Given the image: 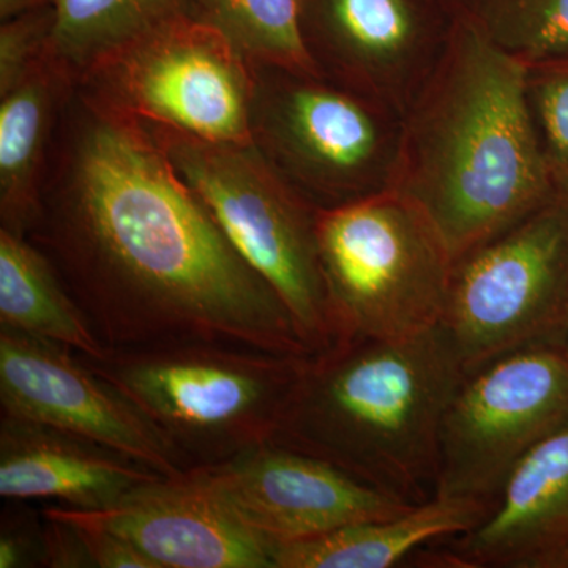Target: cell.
I'll use <instances>...</instances> for the list:
<instances>
[{
  "mask_svg": "<svg viewBox=\"0 0 568 568\" xmlns=\"http://www.w3.org/2000/svg\"><path fill=\"white\" fill-rule=\"evenodd\" d=\"M26 237L108 349L219 343L315 354L151 129L81 89L62 104Z\"/></svg>",
  "mask_w": 568,
  "mask_h": 568,
  "instance_id": "cell-1",
  "label": "cell"
},
{
  "mask_svg": "<svg viewBox=\"0 0 568 568\" xmlns=\"http://www.w3.org/2000/svg\"><path fill=\"white\" fill-rule=\"evenodd\" d=\"M455 14L443 58L403 118L392 189L428 216L454 261L558 189L530 114L528 67Z\"/></svg>",
  "mask_w": 568,
  "mask_h": 568,
  "instance_id": "cell-2",
  "label": "cell"
},
{
  "mask_svg": "<svg viewBox=\"0 0 568 568\" xmlns=\"http://www.w3.org/2000/svg\"><path fill=\"white\" fill-rule=\"evenodd\" d=\"M467 372L443 324L306 357L272 444L409 504L436 495L444 418Z\"/></svg>",
  "mask_w": 568,
  "mask_h": 568,
  "instance_id": "cell-3",
  "label": "cell"
},
{
  "mask_svg": "<svg viewBox=\"0 0 568 568\" xmlns=\"http://www.w3.org/2000/svg\"><path fill=\"white\" fill-rule=\"evenodd\" d=\"M78 357L194 467L272 444L310 355L179 343Z\"/></svg>",
  "mask_w": 568,
  "mask_h": 568,
  "instance_id": "cell-4",
  "label": "cell"
},
{
  "mask_svg": "<svg viewBox=\"0 0 568 568\" xmlns=\"http://www.w3.org/2000/svg\"><path fill=\"white\" fill-rule=\"evenodd\" d=\"M317 250L334 346L443 323L454 260L428 216L396 190L317 209Z\"/></svg>",
  "mask_w": 568,
  "mask_h": 568,
  "instance_id": "cell-5",
  "label": "cell"
},
{
  "mask_svg": "<svg viewBox=\"0 0 568 568\" xmlns=\"http://www.w3.org/2000/svg\"><path fill=\"white\" fill-rule=\"evenodd\" d=\"M145 125L237 252L274 287L306 345L315 354L331 349L335 335L321 274L316 205L254 144H223Z\"/></svg>",
  "mask_w": 568,
  "mask_h": 568,
  "instance_id": "cell-6",
  "label": "cell"
},
{
  "mask_svg": "<svg viewBox=\"0 0 568 568\" xmlns=\"http://www.w3.org/2000/svg\"><path fill=\"white\" fill-rule=\"evenodd\" d=\"M252 140L317 209L394 189L403 118L335 82L253 63Z\"/></svg>",
  "mask_w": 568,
  "mask_h": 568,
  "instance_id": "cell-7",
  "label": "cell"
},
{
  "mask_svg": "<svg viewBox=\"0 0 568 568\" xmlns=\"http://www.w3.org/2000/svg\"><path fill=\"white\" fill-rule=\"evenodd\" d=\"M440 324L467 375L528 347L566 346L568 189L454 261Z\"/></svg>",
  "mask_w": 568,
  "mask_h": 568,
  "instance_id": "cell-8",
  "label": "cell"
},
{
  "mask_svg": "<svg viewBox=\"0 0 568 568\" xmlns=\"http://www.w3.org/2000/svg\"><path fill=\"white\" fill-rule=\"evenodd\" d=\"M74 88L149 125L253 144V63L203 18H181L145 33Z\"/></svg>",
  "mask_w": 568,
  "mask_h": 568,
  "instance_id": "cell-9",
  "label": "cell"
},
{
  "mask_svg": "<svg viewBox=\"0 0 568 568\" xmlns=\"http://www.w3.org/2000/svg\"><path fill=\"white\" fill-rule=\"evenodd\" d=\"M568 428V354L538 346L469 373L444 418L435 496L493 504L541 443Z\"/></svg>",
  "mask_w": 568,
  "mask_h": 568,
  "instance_id": "cell-10",
  "label": "cell"
},
{
  "mask_svg": "<svg viewBox=\"0 0 568 568\" xmlns=\"http://www.w3.org/2000/svg\"><path fill=\"white\" fill-rule=\"evenodd\" d=\"M321 77L405 118L454 31L450 0H301Z\"/></svg>",
  "mask_w": 568,
  "mask_h": 568,
  "instance_id": "cell-11",
  "label": "cell"
},
{
  "mask_svg": "<svg viewBox=\"0 0 568 568\" xmlns=\"http://www.w3.org/2000/svg\"><path fill=\"white\" fill-rule=\"evenodd\" d=\"M183 476L271 544L306 540L332 530L396 517L416 504L369 487L302 452L265 444Z\"/></svg>",
  "mask_w": 568,
  "mask_h": 568,
  "instance_id": "cell-12",
  "label": "cell"
},
{
  "mask_svg": "<svg viewBox=\"0 0 568 568\" xmlns=\"http://www.w3.org/2000/svg\"><path fill=\"white\" fill-rule=\"evenodd\" d=\"M0 406L133 459L163 477L190 466L114 387L69 347L0 328Z\"/></svg>",
  "mask_w": 568,
  "mask_h": 568,
  "instance_id": "cell-13",
  "label": "cell"
},
{
  "mask_svg": "<svg viewBox=\"0 0 568 568\" xmlns=\"http://www.w3.org/2000/svg\"><path fill=\"white\" fill-rule=\"evenodd\" d=\"M71 510L129 540L156 568H274L275 545L183 474L155 478L103 510Z\"/></svg>",
  "mask_w": 568,
  "mask_h": 568,
  "instance_id": "cell-14",
  "label": "cell"
},
{
  "mask_svg": "<svg viewBox=\"0 0 568 568\" xmlns=\"http://www.w3.org/2000/svg\"><path fill=\"white\" fill-rule=\"evenodd\" d=\"M440 541L429 551L439 567L566 568L568 428L515 467L476 528Z\"/></svg>",
  "mask_w": 568,
  "mask_h": 568,
  "instance_id": "cell-15",
  "label": "cell"
},
{
  "mask_svg": "<svg viewBox=\"0 0 568 568\" xmlns=\"http://www.w3.org/2000/svg\"><path fill=\"white\" fill-rule=\"evenodd\" d=\"M163 477L133 459L24 418L0 417V496L103 510Z\"/></svg>",
  "mask_w": 568,
  "mask_h": 568,
  "instance_id": "cell-16",
  "label": "cell"
},
{
  "mask_svg": "<svg viewBox=\"0 0 568 568\" xmlns=\"http://www.w3.org/2000/svg\"><path fill=\"white\" fill-rule=\"evenodd\" d=\"M493 504L435 496L396 517L276 544L274 568H390L436 541L476 528Z\"/></svg>",
  "mask_w": 568,
  "mask_h": 568,
  "instance_id": "cell-17",
  "label": "cell"
},
{
  "mask_svg": "<svg viewBox=\"0 0 568 568\" xmlns=\"http://www.w3.org/2000/svg\"><path fill=\"white\" fill-rule=\"evenodd\" d=\"M50 61L0 97V227L28 234L40 207L55 123L73 91Z\"/></svg>",
  "mask_w": 568,
  "mask_h": 568,
  "instance_id": "cell-18",
  "label": "cell"
},
{
  "mask_svg": "<svg viewBox=\"0 0 568 568\" xmlns=\"http://www.w3.org/2000/svg\"><path fill=\"white\" fill-rule=\"evenodd\" d=\"M0 328L102 357L100 342L50 260L26 235L0 227Z\"/></svg>",
  "mask_w": 568,
  "mask_h": 568,
  "instance_id": "cell-19",
  "label": "cell"
},
{
  "mask_svg": "<svg viewBox=\"0 0 568 568\" xmlns=\"http://www.w3.org/2000/svg\"><path fill=\"white\" fill-rule=\"evenodd\" d=\"M54 9L47 59L71 85L145 33L201 18V0H58Z\"/></svg>",
  "mask_w": 568,
  "mask_h": 568,
  "instance_id": "cell-20",
  "label": "cell"
},
{
  "mask_svg": "<svg viewBox=\"0 0 568 568\" xmlns=\"http://www.w3.org/2000/svg\"><path fill=\"white\" fill-rule=\"evenodd\" d=\"M201 18L252 63L321 77L302 33L301 0H201Z\"/></svg>",
  "mask_w": 568,
  "mask_h": 568,
  "instance_id": "cell-21",
  "label": "cell"
},
{
  "mask_svg": "<svg viewBox=\"0 0 568 568\" xmlns=\"http://www.w3.org/2000/svg\"><path fill=\"white\" fill-rule=\"evenodd\" d=\"M485 39L526 67L568 61V0H450Z\"/></svg>",
  "mask_w": 568,
  "mask_h": 568,
  "instance_id": "cell-22",
  "label": "cell"
},
{
  "mask_svg": "<svg viewBox=\"0 0 568 568\" xmlns=\"http://www.w3.org/2000/svg\"><path fill=\"white\" fill-rule=\"evenodd\" d=\"M526 92L552 182L568 189V61L529 65Z\"/></svg>",
  "mask_w": 568,
  "mask_h": 568,
  "instance_id": "cell-23",
  "label": "cell"
},
{
  "mask_svg": "<svg viewBox=\"0 0 568 568\" xmlns=\"http://www.w3.org/2000/svg\"><path fill=\"white\" fill-rule=\"evenodd\" d=\"M54 20L51 6L0 22V97L44 61Z\"/></svg>",
  "mask_w": 568,
  "mask_h": 568,
  "instance_id": "cell-24",
  "label": "cell"
},
{
  "mask_svg": "<svg viewBox=\"0 0 568 568\" xmlns=\"http://www.w3.org/2000/svg\"><path fill=\"white\" fill-rule=\"evenodd\" d=\"M43 515L17 506L3 508L0 521V568L41 567Z\"/></svg>",
  "mask_w": 568,
  "mask_h": 568,
  "instance_id": "cell-25",
  "label": "cell"
},
{
  "mask_svg": "<svg viewBox=\"0 0 568 568\" xmlns=\"http://www.w3.org/2000/svg\"><path fill=\"white\" fill-rule=\"evenodd\" d=\"M43 515V558L41 567L48 568H91V556L84 541L70 523L51 515Z\"/></svg>",
  "mask_w": 568,
  "mask_h": 568,
  "instance_id": "cell-26",
  "label": "cell"
},
{
  "mask_svg": "<svg viewBox=\"0 0 568 568\" xmlns=\"http://www.w3.org/2000/svg\"><path fill=\"white\" fill-rule=\"evenodd\" d=\"M58 0H0V22L29 13V11L55 6Z\"/></svg>",
  "mask_w": 568,
  "mask_h": 568,
  "instance_id": "cell-27",
  "label": "cell"
},
{
  "mask_svg": "<svg viewBox=\"0 0 568 568\" xmlns=\"http://www.w3.org/2000/svg\"><path fill=\"white\" fill-rule=\"evenodd\" d=\"M564 349H566V353L568 354V336H567V342H566V346H564Z\"/></svg>",
  "mask_w": 568,
  "mask_h": 568,
  "instance_id": "cell-28",
  "label": "cell"
},
{
  "mask_svg": "<svg viewBox=\"0 0 568 568\" xmlns=\"http://www.w3.org/2000/svg\"><path fill=\"white\" fill-rule=\"evenodd\" d=\"M566 568H568V560H567V564H566Z\"/></svg>",
  "mask_w": 568,
  "mask_h": 568,
  "instance_id": "cell-29",
  "label": "cell"
}]
</instances>
